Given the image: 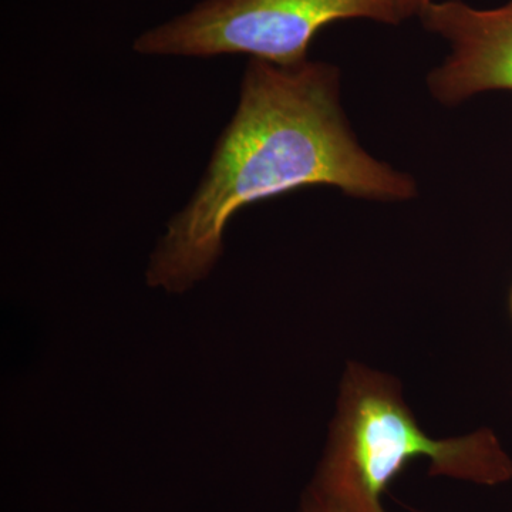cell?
Returning a JSON list of instances; mask_svg holds the SVG:
<instances>
[{"instance_id": "cell-1", "label": "cell", "mask_w": 512, "mask_h": 512, "mask_svg": "<svg viewBox=\"0 0 512 512\" xmlns=\"http://www.w3.org/2000/svg\"><path fill=\"white\" fill-rule=\"evenodd\" d=\"M311 185L367 200L416 195L413 178L367 154L350 130L338 67L249 59L237 110L191 200L151 252L147 284L188 291L220 261L225 228L241 208Z\"/></svg>"}, {"instance_id": "cell-2", "label": "cell", "mask_w": 512, "mask_h": 512, "mask_svg": "<svg viewBox=\"0 0 512 512\" xmlns=\"http://www.w3.org/2000/svg\"><path fill=\"white\" fill-rule=\"evenodd\" d=\"M417 458L430 460V476L490 487L512 480V458L493 431L431 439L394 377L350 363L328 447L309 488L345 512H386L387 485Z\"/></svg>"}, {"instance_id": "cell-3", "label": "cell", "mask_w": 512, "mask_h": 512, "mask_svg": "<svg viewBox=\"0 0 512 512\" xmlns=\"http://www.w3.org/2000/svg\"><path fill=\"white\" fill-rule=\"evenodd\" d=\"M402 22L394 0H202L141 33L133 50L144 56L247 55L278 66L308 62L320 30L340 20Z\"/></svg>"}, {"instance_id": "cell-4", "label": "cell", "mask_w": 512, "mask_h": 512, "mask_svg": "<svg viewBox=\"0 0 512 512\" xmlns=\"http://www.w3.org/2000/svg\"><path fill=\"white\" fill-rule=\"evenodd\" d=\"M419 18L451 49L427 80L437 101L456 106L480 93L512 92V0L495 9L461 0L433 2Z\"/></svg>"}, {"instance_id": "cell-5", "label": "cell", "mask_w": 512, "mask_h": 512, "mask_svg": "<svg viewBox=\"0 0 512 512\" xmlns=\"http://www.w3.org/2000/svg\"><path fill=\"white\" fill-rule=\"evenodd\" d=\"M301 512H345L340 510L338 505L330 503L325 497L315 493L312 488H308L303 494Z\"/></svg>"}, {"instance_id": "cell-6", "label": "cell", "mask_w": 512, "mask_h": 512, "mask_svg": "<svg viewBox=\"0 0 512 512\" xmlns=\"http://www.w3.org/2000/svg\"><path fill=\"white\" fill-rule=\"evenodd\" d=\"M433 0H394L400 19L406 20L412 16H420Z\"/></svg>"}, {"instance_id": "cell-7", "label": "cell", "mask_w": 512, "mask_h": 512, "mask_svg": "<svg viewBox=\"0 0 512 512\" xmlns=\"http://www.w3.org/2000/svg\"><path fill=\"white\" fill-rule=\"evenodd\" d=\"M510 315H511V319H512V286H511V291H510Z\"/></svg>"}]
</instances>
